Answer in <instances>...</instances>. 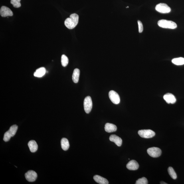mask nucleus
<instances>
[{
    "label": "nucleus",
    "mask_w": 184,
    "mask_h": 184,
    "mask_svg": "<svg viewBox=\"0 0 184 184\" xmlns=\"http://www.w3.org/2000/svg\"><path fill=\"white\" fill-rule=\"evenodd\" d=\"M78 15L76 13L72 14L70 17L66 19L64 21V25L69 29H73L78 25Z\"/></svg>",
    "instance_id": "nucleus-1"
},
{
    "label": "nucleus",
    "mask_w": 184,
    "mask_h": 184,
    "mask_svg": "<svg viewBox=\"0 0 184 184\" xmlns=\"http://www.w3.org/2000/svg\"><path fill=\"white\" fill-rule=\"evenodd\" d=\"M157 24L159 27L164 28L174 29L177 27V24L175 22L165 20H159Z\"/></svg>",
    "instance_id": "nucleus-2"
},
{
    "label": "nucleus",
    "mask_w": 184,
    "mask_h": 184,
    "mask_svg": "<svg viewBox=\"0 0 184 184\" xmlns=\"http://www.w3.org/2000/svg\"><path fill=\"white\" fill-rule=\"evenodd\" d=\"M18 129V126L17 125H13L11 126L9 130L5 133L4 135L3 140L5 142L9 141L11 137H13L15 135Z\"/></svg>",
    "instance_id": "nucleus-3"
},
{
    "label": "nucleus",
    "mask_w": 184,
    "mask_h": 184,
    "mask_svg": "<svg viewBox=\"0 0 184 184\" xmlns=\"http://www.w3.org/2000/svg\"><path fill=\"white\" fill-rule=\"evenodd\" d=\"M155 9L157 12L162 13H169L171 11V8L164 3L158 4L155 7Z\"/></svg>",
    "instance_id": "nucleus-4"
},
{
    "label": "nucleus",
    "mask_w": 184,
    "mask_h": 184,
    "mask_svg": "<svg viewBox=\"0 0 184 184\" xmlns=\"http://www.w3.org/2000/svg\"><path fill=\"white\" fill-rule=\"evenodd\" d=\"M138 134L141 137L145 139L152 138L155 135V133L151 130H143L138 131Z\"/></svg>",
    "instance_id": "nucleus-5"
},
{
    "label": "nucleus",
    "mask_w": 184,
    "mask_h": 184,
    "mask_svg": "<svg viewBox=\"0 0 184 184\" xmlns=\"http://www.w3.org/2000/svg\"><path fill=\"white\" fill-rule=\"evenodd\" d=\"M84 106L85 112L87 114L90 113L92 110V101L90 97L87 96L85 98Z\"/></svg>",
    "instance_id": "nucleus-6"
},
{
    "label": "nucleus",
    "mask_w": 184,
    "mask_h": 184,
    "mask_svg": "<svg viewBox=\"0 0 184 184\" xmlns=\"http://www.w3.org/2000/svg\"><path fill=\"white\" fill-rule=\"evenodd\" d=\"M147 153L150 156L153 157H157L161 155V150L158 148L153 147L148 149Z\"/></svg>",
    "instance_id": "nucleus-7"
},
{
    "label": "nucleus",
    "mask_w": 184,
    "mask_h": 184,
    "mask_svg": "<svg viewBox=\"0 0 184 184\" xmlns=\"http://www.w3.org/2000/svg\"><path fill=\"white\" fill-rule=\"evenodd\" d=\"M110 99L113 104H118L120 102V98L119 94L114 90H111L109 93Z\"/></svg>",
    "instance_id": "nucleus-8"
},
{
    "label": "nucleus",
    "mask_w": 184,
    "mask_h": 184,
    "mask_svg": "<svg viewBox=\"0 0 184 184\" xmlns=\"http://www.w3.org/2000/svg\"><path fill=\"white\" fill-rule=\"evenodd\" d=\"M25 177L28 181L33 182L35 181L37 179V174L35 171H29L25 174Z\"/></svg>",
    "instance_id": "nucleus-9"
},
{
    "label": "nucleus",
    "mask_w": 184,
    "mask_h": 184,
    "mask_svg": "<svg viewBox=\"0 0 184 184\" xmlns=\"http://www.w3.org/2000/svg\"><path fill=\"white\" fill-rule=\"evenodd\" d=\"M0 14L2 17H6L13 15V13L10 9L8 7L3 6L0 10Z\"/></svg>",
    "instance_id": "nucleus-10"
},
{
    "label": "nucleus",
    "mask_w": 184,
    "mask_h": 184,
    "mask_svg": "<svg viewBox=\"0 0 184 184\" xmlns=\"http://www.w3.org/2000/svg\"><path fill=\"white\" fill-rule=\"evenodd\" d=\"M163 98L165 101L168 104H174L176 101V99L175 96L171 93H167L165 94Z\"/></svg>",
    "instance_id": "nucleus-11"
},
{
    "label": "nucleus",
    "mask_w": 184,
    "mask_h": 184,
    "mask_svg": "<svg viewBox=\"0 0 184 184\" xmlns=\"http://www.w3.org/2000/svg\"><path fill=\"white\" fill-rule=\"evenodd\" d=\"M126 167L130 170L135 171L139 169V165L136 161L132 160L127 164Z\"/></svg>",
    "instance_id": "nucleus-12"
},
{
    "label": "nucleus",
    "mask_w": 184,
    "mask_h": 184,
    "mask_svg": "<svg viewBox=\"0 0 184 184\" xmlns=\"http://www.w3.org/2000/svg\"><path fill=\"white\" fill-rule=\"evenodd\" d=\"M109 139L111 141L114 142L118 147H120L122 145V139L116 135H111Z\"/></svg>",
    "instance_id": "nucleus-13"
},
{
    "label": "nucleus",
    "mask_w": 184,
    "mask_h": 184,
    "mask_svg": "<svg viewBox=\"0 0 184 184\" xmlns=\"http://www.w3.org/2000/svg\"><path fill=\"white\" fill-rule=\"evenodd\" d=\"M104 128L105 131L108 133L115 132L117 130L116 125L108 123H106L105 125Z\"/></svg>",
    "instance_id": "nucleus-14"
},
{
    "label": "nucleus",
    "mask_w": 184,
    "mask_h": 184,
    "mask_svg": "<svg viewBox=\"0 0 184 184\" xmlns=\"http://www.w3.org/2000/svg\"><path fill=\"white\" fill-rule=\"evenodd\" d=\"M28 146L31 153H35L37 150L38 146L35 141H30L28 143Z\"/></svg>",
    "instance_id": "nucleus-15"
},
{
    "label": "nucleus",
    "mask_w": 184,
    "mask_h": 184,
    "mask_svg": "<svg viewBox=\"0 0 184 184\" xmlns=\"http://www.w3.org/2000/svg\"><path fill=\"white\" fill-rule=\"evenodd\" d=\"M95 181L100 184H108V181L107 179L101 176H100L96 175L94 177Z\"/></svg>",
    "instance_id": "nucleus-16"
},
{
    "label": "nucleus",
    "mask_w": 184,
    "mask_h": 184,
    "mask_svg": "<svg viewBox=\"0 0 184 184\" xmlns=\"http://www.w3.org/2000/svg\"><path fill=\"white\" fill-rule=\"evenodd\" d=\"M46 69L44 67H41L38 69L34 72V76L38 78H41L46 73Z\"/></svg>",
    "instance_id": "nucleus-17"
},
{
    "label": "nucleus",
    "mask_w": 184,
    "mask_h": 184,
    "mask_svg": "<svg viewBox=\"0 0 184 184\" xmlns=\"http://www.w3.org/2000/svg\"><path fill=\"white\" fill-rule=\"evenodd\" d=\"M80 75V70L77 68L75 69L72 74V78L73 81L75 83H77L78 82Z\"/></svg>",
    "instance_id": "nucleus-18"
},
{
    "label": "nucleus",
    "mask_w": 184,
    "mask_h": 184,
    "mask_svg": "<svg viewBox=\"0 0 184 184\" xmlns=\"http://www.w3.org/2000/svg\"><path fill=\"white\" fill-rule=\"evenodd\" d=\"M61 144L62 149L64 151H66L69 148L70 144L68 139L64 138L62 139L61 141Z\"/></svg>",
    "instance_id": "nucleus-19"
},
{
    "label": "nucleus",
    "mask_w": 184,
    "mask_h": 184,
    "mask_svg": "<svg viewBox=\"0 0 184 184\" xmlns=\"http://www.w3.org/2000/svg\"><path fill=\"white\" fill-rule=\"evenodd\" d=\"M172 62L174 64L176 65H182L184 64V58L179 57L173 59L172 60Z\"/></svg>",
    "instance_id": "nucleus-20"
},
{
    "label": "nucleus",
    "mask_w": 184,
    "mask_h": 184,
    "mask_svg": "<svg viewBox=\"0 0 184 184\" xmlns=\"http://www.w3.org/2000/svg\"><path fill=\"white\" fill-rule=\"evenodd\" d=\"M168 173L171 177L174 179H176L177 178L176 174L172 167H169L168 169Z\"/></svg>",
    "instance_id": "nucleus-21"
},
{
    "label": "nucleus",
    "mask_w": 184,
    "mask_h": 184,
    "mask_svg": "<svg viewBox=\"0 0 184 184\" xmlns=\"http://www.w3.org/2000/svg\"><path fill=\"white\" fill-rule=\"evenodd\" d=\"M69 62L68 58L67 56L62 55L61 57V63L62 66L66 67L67 66Z\"/></svg>",
    "instance_id": "nucleus-22"
},
{
    "label": "nucleus",
    "mask_w": 184,
    "mask_h": 184,
    "mask_svg": "<svg viewBox=\"0 0 184 184\" xmlns=\"http://www.w3.org/2000/svg\"><path fill=\"white\" fill-rule=\"evenodd\" d=\"M21 1V0H11L10 3L14 7L18 8L21 6V3H20Z\"/></svg>",
    "instance_id": "nucleus-23"
},
{
    "label": "nucleus",
    "mask_w": 184,
    "mask_h": 184,
    "mask_svg": "<svg viewBox=\"0 0 184 184\" xmlns=\"http://www.w3.org/2000/svg\"><path fill=\"white\" fill-rule=\"evenodd\" d=\"M136 184H148L147 179L145 177H143L139 179L136 181Z\"/></svg>",
    "instance_id": "nucleus-24"
},
{
    "label": "nucleus",
    "mask_w": 184,
    "mask_h": 184,
    "mask_svg": "<svg viewBox=\"0 0 184 184\" xmlns=\"http://www.w3.org/2000/svg\"><path fill=\"white\" fill-rule=\"evenodd\" d=\"M138 26H139V33H141L143 31V26L142 22L141 21L138 20Z\"/></svg>",
    "instance_id": "nucleus-25"
}]
</instances>
